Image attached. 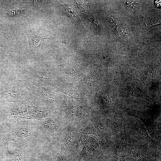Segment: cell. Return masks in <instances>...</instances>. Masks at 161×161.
I'll use <instances>...</instances> for the list:
<instances>
[{
	"mask_svg": "<svg viewBox=\"0 0 161 161\" xmlns=\"http://www.w3.org/2000/svg\"><path fill=\"white\" fill-rule=\"evenodd\" d=\"M123 135L121 137L132 147L137 145L154 142L148 135L143 123L136 118L123 117Z\"/></svg>",
	"mask_w": 161,
	"mask_h": 161,
	"instance_id": "cell-1",
	"label": "cell"
},
{
	"mask_svg": "<svg viewBox=\"0 0 161 161\" xmlns=\"http://www.w3.org/2000/svg\"><path fill=\"white\" fill-rule=\"evenodd\" d=\"M159 149L154 142H149L132 147L131 154L137 157V161H161Z\"/></svg>",
	"mask_w": 161,
	"mask_h": 161,
	"instance_id": "cell-2",
	"label": "cell"
},
{
	"mask_svg": "<svg viewBox=\"0 0 161 161\" xmlns=\"http://www.w3.org/2000/svg\"><path fill=\"white\" fill-rule=\"evenodd\" d=\"M108 143L112 155L123 158L131 154L132 146L121 137L110 138Z\"/></svg>",
	"mask_w": 161,
	"mask_h": 161,
	"instance_id": "cell-3",
	"label": "cell"
},
{
	"mask_svg": "<svg viewBox=\"0 0 161 161\" xmlns=\"http://www.w3.org/2000/svg\"><path fill=\"white\" fill-rule=\"evenodd\" d=\"M123 117L121 115L116 114L108 121L107 124L110 138L120 137L123 135Z\"/></svg>",
	"mask_w": 161,
	"mask_h": 161,
	"instance_id": "cell-4",
	"label": "cell"
},
{
	"mask_svg": "<svg viewBox=\"0 0 161 161\" xmlns=\"http://www.w3.org/2000/svg\"><path fill=\"white\" fill-rule=\"evenodd\" d=\"M129 96L145 99L150 103L153 99L140 89L139 86L134 85L129 92Z\"/></svg>",
	"mask_w": 161,
	"mask_h": 161,
	"instance_id": "cell-5",
	"label": "cell"
},
{
	"mask_svg": "<svg viewBox=\"0 0 161 161\" xmlns=\"http://www.w3.org/2000/svg\"><path fill=\"white\" fill-rule=\"evenodd\" d=\"M24 157L22 153L18 149L13 151L12 156V161H23Z\"/></svg>",
	"mask_w": 161,
	"mask_h": 161,
	"instance_id": "cell-6",
	"label": "cell"
},
{
	"mask_svg": "<svg viewBox=\"0 0 161 161\" xmlns=\"http://www.w3.org/2000/svg\"><path fill=\"white\" fill-rule=\"evenodd\" d=\"M29 133L28 129L24 127H19L16 131V134L20 137H25L28 135Z\"/></svg>",
	"mask_w": 161,
	"mask_h": 161,
	"instance_id": "cell-7",
	"label": "cell"
},
{
	"mask_svg": "<svg viewBox=\"0 0 161 161\" xmlns=\"http://www.w3.org/2000/svg\"><path fill=\"white\" fill-rule=\"evenodd\" d=\"M31 37L33 39L34 41V45L35 44L37 46L39 45L40 41L41 40L49 38L46 36H44L43 35H36L34 33H32L31 35Z\"/></svg>",
	"mask_w": 161,
	"mask_h": 161,
	"instance_id": "cell-8",
	"label": "cell"
},
{
	"mask_svg": "<svg viewBox=\"0 0 161 161\" xmlns=\"http://www.w3.org/2000/svg\"><path fill=\"white\" fill-rule=\"evenodd\" d=\"M45 128L49 130L54 131L57 128V125L54 121L48 120L44 124Z\"/></svg>",
	"mask_w": 161,
	"mask_h": 161,
	"instance_id": "cell-9",
	"label": "cell"
},
{
	"mask_svg": "<svg viewBox=\"0 0 161 161\" xmlns=\"http://www.w3.org/2000/svg\"><path fill=\"white\" fill-rule=\"evenodd\" d=\"M24 9L23 8H16L14 10H11V16H13L15 15H19L22 13V11Z\"/></svg>",
	"mask_w": 161,
	"mask_h": 161,
	"instance_id": "cell-10",
	"label": "cell"
},
{
	"mask_svg": "<svg viewBox=\"0 0 161 161\" xmlns=\"http://www.w3.org/2000/svg\"><path fill=\"white\" fill-rule=\"evenodd\" d=\"M55 161H67V160L65 157L61 154L56 157Z\"/></svg>",
	"mask_w": 161,
	"mask_h": 161,
	"instance_id": "cell-11",
	"label": "cell"
},
{
	"mask_svg": "<svg viewBox=\"0 0 161 161\" xmlns=\"http://www.w3.org/2000/svg\"><path fill=\"white\" fill-rule=\"evenodd\" d=\"M132 154H131L125 157V158L127 161H137V160H135L132 157Z\"/></svg>",
	"mask_w": 161,
	"mask_h": 161,
	"instance_id": "cell-12",
	"label": "cell"
},
{
	"mask_svg": "<svg viewBox=\"0 0 161 161\" xmlns=\"http://www.w3.org/2000/svg\"><path fill=\"white\" fill-rule=\"evenodd\" d=\"M4 52V50L2 49L0 47V52L1 53H3Z\"/></svg>",
	"mask_w": 161,
	"mask_h": 161,
	"instance_id": "cell-13",
	"label": "cell"
}]
</instances>
